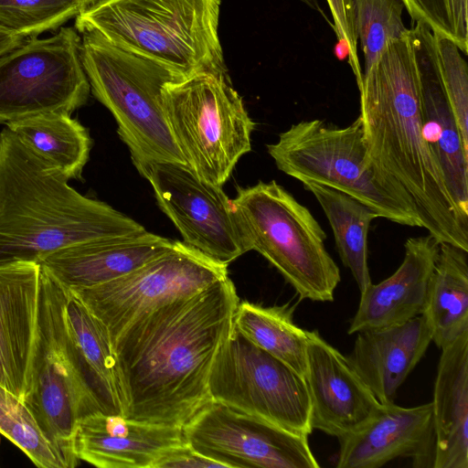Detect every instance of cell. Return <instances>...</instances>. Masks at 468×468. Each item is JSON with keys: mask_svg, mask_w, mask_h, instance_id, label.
Listing matches in <instances>:
<instances>
[{"mask_svg": "<svg viewBox=\"0 0 468 468\" xmlns=\"http://www.w3.org/2000/svg\"><path fill=\"white\" fill-rule=\"evenodd\" d=\"M185 442L183 427L96 412L78 420L72 451L100 468H154L166 452Z\"/></svg>", "mask_w": 468, "mask_h": 468, "instance_id": "obj_19", "label": "cell"}, {"mask_svg": "<svg viewBox=\"0 0 468 468\" xmlns=\"http://www.w3.org/2000/svg\"><path fill=\"white\" fill-rule=\"evenodd\" d=\"M267 151L280 171L302 183L329 186L367 205L379 218L422 228L405 191L371 160L359 115L346 127L318 119L301 121L280 133Z\"/></svg>", "mask_w": 468, "mask_h": 468, "instance_id": "obj_6", "label": "cell"}, {"mask_svg": "<svg viewBox=\"0 0 468 468\" xmlns=\"http://www.w3.org/2000/svg\"><path fill=\"white\" fill-rule=\"evenodd\" d=\"M64 302L65 288L41 267L35 354L30 386L23 403L46 438L75 467L80 461L72 451L76 424L95 411L68 344Z\"/></svg>", "mask_w": 468, "mask_h": 468, "instance_id": "obj_9", "label": "cell"}, {"mask_svg": "<svg viewBox=\"0 0 468 468\" xmlns=\"http://www.w3.org/2000/svg\"><path fill=\"white\" fill-rule=\"evenodd\" d=\"M338 441V468H378L398 457H410L414 467L433 468L432 404L380 403L364 425Z\"/></svg>", "mask_w": 468, "mask_h": 468, "instance_id": "obj_16", "label": "cell"}, {"mask_svg": "<svg viewBox=\"0 0 468 468\" xmlns=\"http://www.w3.org/2000/svg\"><path fill=\"white\" fill-rule=\"evenodd\" d=\"M421 314L439 348L468 332V251L440 243Z\"/></svg>", "mask_w": 468, "mask_h": 468, "instance_id": "obj_25", "label": "cell"}, {"mask_svg": "<svg viewBox=\"0 0 468 468\" xmlns=\"http://www.w3.org/2000/svg\"><path fill=\"white\" fill-rule=\"evenodd\" d=\"M433 37L441 84L463 143L468 146V66L453 41L439 35Z\"/></svg>", "mask_w": 468, "mask_h": 468, "instance_id": "obj_32", "label": "cell"}, {"mask_svg": "<svg viewBox=\"0 0 468 468\" xmlns=\"http://www.w3.org/2000/svg\"><path fill=\"white\" fill-rule=\"evenodd\" d=\"M6 127L66 178L81 177L92 142L88 130L70 115L43 113L7 123Z\"/></svg>", "mask_w": 468, "mask_h": 468, "instance_id": "obj_26", "label": "cell"}, {"mask_svg": "<svg viewBox=\"0 0 468 468\" xmlns=\"http://www.w3.org/2000/svg\"><path fill=\"white\" fill-rule=\"evenodd\" d=\"M24 42V37L0 26V56L18 47Z\"/></svg>", "mask_w": 468, "mask_h": 468, "instance_id": "obj_36", "label": "cell"}, {"mask_svg": "<svg viewBox=\"0 0 468 468\" xmlns=\"http://www.w3.org/2000/svg\"><path fill=\"white\" fill-rule=\"evenodd\" d=\"M40 271L35 261L0 265V386L22 402L35 354Z\"/></svg>", "mask_w": 468, "mask_h": 468, "instance_id": "obj_17", "label": "cell"}, {"mask_svg": "<svg viewBox=\"0 0 468 468\" xmlns=\"http://www.w3.org/2000/svg\"><path fill=\"white\" fill-rule=\"evenodd\" d=\"M440 243L430 234L410 238L397 271L362 292L347 333L406 323L422 314Z\"/></svg>", "mask_w": 468, "mask_h": 468, "instance_id": "obj_21", "label": "cell"}, {"mask_svg": "<svg viewBox=\"0 0 468 468\" xmlns=\"http://www.w3.org/2000/svg\"><path fill=\"white\" fill-rule=\"evenodd\" d=\"M176 241L144 230L71 245L39 264L65 288L91 287L134 271L169 250Z\"/></svg>", "mask_w": 468, "mask_h": 468, "instance_id": "obj_20", "label": "cell"}, {"mask_svg": "<svg viewBox=\"0 0 468 468\" xmlns=\"http://www.w3.org/2000/svg\"><path fill=\"white\" fill-rule=\"evenodd\" d=\"M227 267L176 240L169 250L122 277L69 290L102 322L113 343L139 316L226 278Z\"/></svg>", "mask_w": 468, "mask_h": 468, "instance_id": "obj_12", "label": "cell"}, {"mask_svg": "<svg viewBox=\"0 0 468 468\" xmlns=\"http://www.w3.org/2000/svg\"><path fill=\"white\" fill-rule=\"evenodd\" d=\"M441 350L431 401L433 468H468V332Z\"/></svg>", "mask_w": 468, "mask_h": 468, "instance_id": "obj_24", "label": "cell"}, {"mask_svg": "<svg viewBox=\"0 0 468 468\" xmlns=\"http://www.w3.org/2000/svg\"><path fill=\"white\" fill-rule=\"evenodd\" d=\"M76 28L30 37L0 56V123L61 112L71 115L89 98L90 86Z\"/></svg>", "mask_w": 468, "mask_h": 468, "instance_id": "obj_11", "label": "cell"}, {"mask_svg": "<svg viewBox=\"0 0 468 468\" xmlns=\"http://www.w3.org/2000/svg\"><path fill=\"white\" fill-rule=\"evenodd\" d=\"M247 252L261 254L300 300L331 302L341 276L310 210L272 180L238 187L231 199Z\"/></svg>", "mask_w": 468, "mask_h": 468, "instance_id": "obj_7", "label": "cell"}, {"mask_svg": "<svg viewBox=\"0 0 468 468\" xmlns=\"http://www.w3.org/2000/svg\"><path fill=\"white\" fill-rule=\"evenodd\" d=\"M0 433L39 468H73L43 434L26 405L0 386Z\"/></svg>", "mask_w": 468, "mask_h": 468, "instance_id": "obj_29", "label": "cell"}, {"mask_svg": "<svg viewBox=\"0 0 468 468\" xmlns=\"http://www.w3.org/2000/svg\"><path fill=\"white\" fill-rule=\"evenodd\" d=\"M413 21L426 25L434 35L468 51V0H400Z\"/></svg>", "mask_w": 468, "mask_h": 468, "instance_id": "obj_33", "label": "cell"}, {"mask_svg": "<svg viewBox=\"0 0 468 468\" xmlns=\"http://www.w3.org/2000/svg\"><path fill=\"white\" fill-rule=\"evenodd\" d=\"M400 0H352L354 27L368 69L386 45L408 36Z\"/></svg>", "mask_w": 468, "mask_h": 468, "instance_id": "obj_30", "label": "cell"}, {"mask_svg": "<svg viewBox=\"0 0 468 468\" xmlns=\"http://www.w3.org/2000/svg\"><path fill=\"white\" fill-rule=\"evenodd\" d=\"M321 206L332 228L343 264L351 271L362 292L370 283L367 234L376 211L351 196L314 182L303 183Z\"/></svg>", "mask_w": 468, "mask_h": 468, "instance_id": "obj_27", "label": "cell"}, {"mask_svg": "<svg viewBox=\"0 0 468 468\" xmlns=\"http://www.w3.org/2000/svg\"><path fill=\"white\" fill-rule=\"evenodd\" d=\"M333 17V27L338 41H345L348 48L347 62L356 77L358 89L363 73L357 54V37L354 27L352 0H326Z\"/></svg>", "mask_w": 468, "mask_h": 468, "instance_id": "obj_34", "label": "cell"}, {"mask_svg": "<svg viewBox=\"0 0 468 468\" xmlns=\"http://www.w3.org/2000/svg\"><path fill=\"white\" fill-rule=\"evenodd\" d=\"M419 69L423 134L461 212L468 217V146L462 138L443 90L431 30L422 23L410 28Z\"/></svg>", "mask_w": 468, "mask_h": 468, "instance_id": "obj_18", "label": "cell"}, {"mask_svg": "<svg viewBox=\"0 0 468 468\" xmlns=\"http://www.w3.org/2000/svg\"><path fill=\"white\" fill-rule=\"evenodd\" d=\"M208 391L210 399L294 434L308 437L313 431L304 378L234 325L213 363Z\"/></svg>", "mask_w": 468, "mask_h": 468, "instance_id": "obj_10", "label": "cell"}, {"mask_svg": "<svg viewBox=\"0 0 468 468\" xmlns=\"http://www.w3.org/2000/svg\"><path fill=\"white\" fill-rule=\"evenodd\" d=\"M293 306H262L242 302L235 311L233 325L251 343L283 362L304 378L307 364V331L292 319Z\"/></svg>", "mask_w": 468, "mask_h": 468, "instance_id": "obj_28", "label": "cell"}, {"mask_svg": "<svg viewBox=\"0 0 468 468\" xmlns=\"http://www.w3.org/2000/svg\"><path fill=\"white\" fill-rule=\"evenodd\" d=\"M63 319L76 370L95 413L123 416L124 395L108 329L67 288Z\"/></svg>", "mask_w": 468, "mask_h": 468, "instance_id": "obj_22", "label": "cell"}, {"mask_svg": "<svg viewBox=\"0 0 468 468\" xmlns=\"http://www.w3.org/2000/svg\"><path fill=\"white\" fill-rule=\"evenodd\" d=\"M137 170L151 184L160 209L184 244L227 266L247 252L232 201L221 186L181 163L154 162Z\"/></svg>", "mask_w": 468, "mask_h": 468, "instance_id": "obj_13", "label": "cell"}, {"mask_svg": "<svg viewBox=\"0 0 468 468\" xmlns=\"http://www.w3.org/2000/svg\"><path fill=\"white\" fill-rule=\"evenodd\" d=\"M107 1H109V0H80L81 5H82V11L87 8H90L91 6L105 3Z\"/></svg>", "mask_w": 468, "mask_h": 468, "instance_id": "obj_38", "label": "cell"}, {"mask_svg": "<svg viewBox=\"0 0 468 468\" xmlns=\"http://www.w3.org/2000/svg\"><path fill=\"white\" fill-rule=\"evenodd\" d=\"M239 303L227 276L132 322L113 342L123 417L184 427L210 400L212 366Z\"/></svg>", "mask_w": 468, "mask_h": 468, "instance_id": "obj_1", "label": "cell"}, {"mask_svg": "<svg viewBox=\"0 0 468 468\" xmlns=\"http://www.w3.org/2000/svg\"><path fill=\"white\" fill-rule=\"evenodd\" d=\"M81 61L93 96L113 115L117 133L139 168L154 162L186 164L170 132L162 92L184 78L169 66L82 31Z\"/></svg>", "mask_w": 468, "mask_h": 468, "instance_id": "obj_5", "label": "cell"}, {"mask_svg": "<svg viewBox=\"0 0 468 468\" xmlns=\"http://www.w3.org/2000/svg\"><path fill=\"white\" fill-rule=\"evenodd\" d=\"M304 380L311 402V426L340 439L364 425L380 403L346 356L316 330L307 331Z\"/></svg>", "mask_w": 468, "mask_h": 468, "instance_id": "obj_15", "label": "cell"}, {"mask_svg": "<svg viewBox=\"0 0 468 468\" xmlns=\"http://www.w3.org/2000/svg\"><path fill=\"white\" fill-rule=\"evenodd\" d=\"M300 1H302L303 3L307 5L309 7L314 9L315 11L321 13L322 15L324 14L323 10L320 8V5H319L317 0H300Z\"/></svg>", "mask_w": 468, "mask_h": 468, "instance_id": "obj_39", "label": "cell"}, {"mask_svg": "<svg viewBox=\"0 0 468 468\" xmlns=\"http://www.w3.org/2000/svg\"><path fill=\"white\" fill-rule=\"evenodd\" d=\"M335 56L339 59H345L348 57V48L345 41H338L335 48Z\"/></svg>", "mask_w": 468, "mask_h": 468, "instance_id": "obj_37", "label": "cell"}, {"mask_svg": "<svg viewBox=\"0 0 468 468\" xmlns=\"http://www.w3.org/2000/svg\"><path fill=\"white\" fill-rule=\"evenodd\" d=\"M356 334L348 362L379 403L394 402L400 385L431 343L425 317Z\"/></svg>", "mask_w": 468, "mask_h": 468, "instance_id": "obj_23", "label": "cell"}, {"mask_svg": "<svg viewBox=\"0 0 468 468\" xmlns=\"http://www.w3.org/2000/svg\"><path fill=\"white\" fill-rule=\"evenodd\" d=\"M162 99L186 165L200 178L222 186L251 150L255 126L229 72H201L167 83Z\"/></svg>", "mask_w": 468, "mask_h": 468, "instance_id": "obj_8", "label": "cell"}, {"mask_svg": "<svg viewBox=\"0 0 468 468\" xmlns=\"http://www.w3.org/2000/svg\"><path fill=\"white\" fill-rule=\"evenodd\" d=\"M186 441L225 468H318L308 437L210 399L184 427Z\"/></svg>", "mask_w": 468, "mask_h": 468, "instance_id": "obj_14", "label": "cell"}, {"mask_svg": "<svg viewBox=\"0 0 468 468\" xmlns=\"http://www.w3.org/2000/svg\"><path fill=\"white\" fill-rule=\"evenodd\" d=\"M208 468L223 467L219 463L207 458L185 442L166 452L154 468Z\"/></svg>", "mask_w": 468, "mask_h": 468, "instance_id": "obj_35", "label": "cell"}, {"mask_svg": "<svg viewBox=\"0 0 468 468\" xmlns=\"http://www.w3.org/2000/svg\"><path fill=\"white\" fill-rule=\"evenodd\" d=\"M359 93V117L373 163L405 191L430 235L468 251V217L452 199L424 138L420 81L410 31L389 41L365 69Z\"/></svg>", "mask_w": 468, "mask_h": 468, "instance_id": "obj_2", "label": "cell"}, {"mask_svg": "<svg viewBox=\"0 0 468 468\" xmlns=\"http://www.w3.org/2000/svg\"><path fill=\"white\" fill-rule=\"evenodd\" d=\"M68 181L7 127L0 132V265L40 263L71 245L145 230Z\"/></svg>", "mask_w": 468, "mask_h": 468, "instance_id": "obj_3", "label": "cell"}, {"mask_svg": "<svg viewBox=\"0 0 468 468\" xmlns=\"http://www.w3.org/2000/svg\"><path fill=\"white\" fill-rule=\"evenodd\" d=\"M81 11L80 0H0V26L33 37L61 27Z\"/></svg>", "mask_w": 468, "mask_h": 468, "instance_id": "obj_31", "label": "cell"}, {"mask_svg": "<svg viewBox=\"0 0 468 468\" xmlns=\"http://www.w3.org/2000/svg\"><path fill=\"white\" fill-rule=\"evenodd\" d=\"M221 0H109L76 16L80 33L160 61L185 77L229 72L218 36Z\"/></svg>", "mask_w": 468, "mask_h": 468, "instance_id": "obj_4", "label": "cell"}]
</instances>
